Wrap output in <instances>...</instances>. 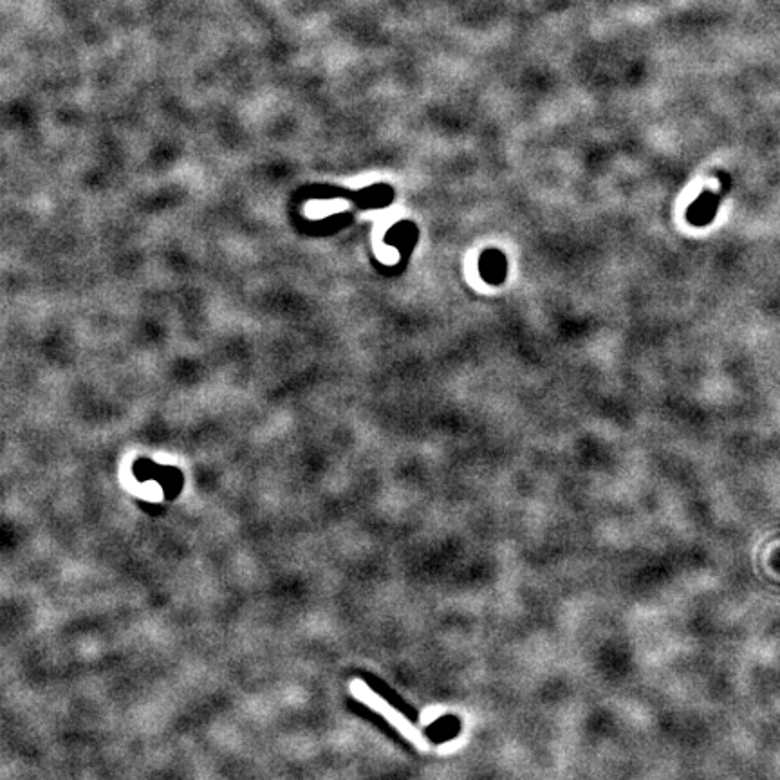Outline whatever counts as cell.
Returning a JSON list of instances; mask_svg holds the SVG:
<instances>
[{
  "instance_id": "obj_1",
  "label": "cell",
  "mask_w": 780,
  "mask_h": 780,
  "mask_svg": "<svg viewBox=\"0 0 780 780\" xmlns=\"http://www.w3.org/2000/svg\"><path fill=\"white\" fill-rule=\"evenodd\" d=\"M356 692H358V697H360V699H363L367 705H371L374 710H378L383 717H387L390 723L396 726L401 734H405V737H409L412 743H416L418 746H423V744H425L423 735L419 734L418 730L410 725L405 717H401V715L398 714L392 706L387 705L381 697L372 694L371 690L363 687V685H358V687H356Z\"/></svg>"
},
{
  "instance_id": "obj_2",
  "label": "cell",
  "mask_w": 780,
  "mask_h": 780,
  "mask_svg": "<svg viewBox=\"0 0 780 780\" xmlns=\"http://www.w3.org/2000/svg\"><path fill=\"white\" fill-rule=\"evenodd\" d=\"M479 271L488 284L499 286L508 275V260L499 250L484 251L479 260Z\"/></svg>"
},
{
  "instance_id": "obj_3",
  "label": "cell",
  "mask_w": 780,
  "mask_h": 780,
  "mask_svg": "<svg viewBox=\"0 0 780 780\" xmlns=\"http://www.w3.org/2000/svg\"><path fill=\"white\" fill-rule=\"evenodd\" d=\"M717 206H719V197L705 192L694 205L688 208V221L696 226H706V224L712 223Z\"/></svg>"
}]
</instances>
